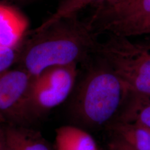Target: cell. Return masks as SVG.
Instances as JSON below:
<instances>
[{
	"mask_svg": "<svg viewBox=\"0 0 150 150\" xmlns=\"http://www.w3.org/2000/svg\"><path fill=\"white\" fill-rule=\"evenodd\" d=\"M31 35L18 46L16 64L33 77L53 66L85 64L99 42L88 22L81 21L77 15L33 30Z\"/></svg>",
	"mask_w": 150,
	"mask_h": 150,
	"instance_id": "cell-1",
	"label": "cell"
},
{
	"mask_svg": "<svg viewBox=\"0 0 150 150\" xmlns=\"http://www.w3.org/2000/svg\"><path fill=\"white\" fill-rule=\"evenodd\" d=\"M92 57L83 64L85 74L75 84L67 110L72 125L84 129L107 127L129 96L127 87L109 65L95 54V59Z\"/></svg>",
	"mask_w": 150,
	"mask_h": 150,
	"instance_id": "cell-2",
	"label": "cell"
},
{
	"mask_svg": "<svg viewBox=\"0 0 150 150\" xmlns=\"http://www.w3.org/2000/svg\"><path fill=\"white\" fill-rule=\"evenodd\" d=\"M95 54L109 65L127 87L128 100L131 99L126 110H134L150 100V42L134 43L129 38L111 35L105 41L98 42Z\"/></svg>",
	"mask_w": 150,
	"mask_h": 150,
	"instance_id": "cell-3",
	"label": "cell"
},
{
	"mask_svg": "<svg viewBox=\"0 0 150 150\" xmlns=\"http://www.w3.org/2000/svg\"><path fill=\"white\" fill-rule=\"evenodd\" d=\"M33 78L19 67L0 74V122L28 126L36 120L31 102Z\"/></svg>",
	"mask_w": 150,
	"mask_h": 150,
	"instance_id": "cell-4",
	"label": "cell"
},
{
	"mask_svg": "<svg viewBox=\"0 0 150 150\" xmlns=\"http://www.w3.org/2000/svg\"><path fill=\"white\" fill-rule=\"evenodd\" d=\"M77 76V64H70L50 67L33 78L31 102L35 120L70 96Z\"/></svg>",
	"mask_w": 150,
	"mask_h": 150,
	"instance_id": "cell-5",
	"label": "cell"
},
{
	"mask_svg": "<svg viewBox=\"0 0 150 150\" xmlns=\"http://www.w3.org/2000/svg\"><path fill=\"white\" fill-rule=\"evenodd\" d=\"M28 26L26 18L16 9L0 4V48H17Z\"/></svg>",
	"mask_w": 150,
	"mask_h": 150,
	"instance_id": "cell-6",
	"label": "cell"
},
{
	"mask_svg": "<svg viewBox=\"0 0 150 150\" xmlns=\"http://www.w3.org/2000/svg\"><path fill=\"white\" fill-rule=\"evenodd\" d=\"M10 150H54L38 131L28 126L4 125Z\"/></svg>",
	"mask_w": 150,
	"mask_h": 150,
	"instance_id": "cell-7",
	"label": "cell"
},
{
	"mask_svg": "<svg viewBox=\"0 0 150 150\" xmlns=\"http://www.w3.org/2000/svg\"><path fill=\"white\" fill-rule=\"evenodd\" d=\"M114 137L134 150H150V129L136 121L115 120L107 127Z\"/></svg>",
	"mask_w": 150,
	"mask_h": 150,
	"instance_id": "cell-8",
	"label": "cell"
},
{
	"mask_svg": "<svg viewBox=\"0 0 150 150\" xmlns=\"http://www.w3.org/2000/svg\"><path fill=\"white\" fill-rule=\"evenodd\" d=\"M54 150H98L96 142L86 130L75 125L56 129Z\"/></svg>",
	"mask_w": 150,
	"mask_h": 150,
	"instance_id": "cell-9",
	"label": "cell"
},
{
	"mask_svg": "<svg viewBox=\"0 0 150 150\" xmlns=\"http://www.w3.org/2000/svg\"><path fill=\"white\" fill-rule=\"evenodd\" d=\"M110 0H63L54 13L35 30H42L59 19L77 15L79 11L88 6L96 7Z\"/></svg>",
	"mask_w": 150,
	"mask_h": 150,
	"instance_id": "cell-10",
	"label": "cell"
},
{
	"mask_svg": "<svg viewBox=\"0 0 150 150\" xmlns=\"http://www.w3.org/2000/svg\"><path fill=\"white\" fill-rule=\"evenodd\" d=\"M106 32L127 38L150 34V16L134 23L110 27Z\"/></svg>",
	"mask_w": 150,
	"mask_h": 150,
	"instance_id": "cell-11",
	"label": "cell"
},
{
	"mask_svg": "<svg viewBox=\"0 0 150 150\" xmlns=\"http://www.w3.org/2000/svg\"><path fill=\"white\" fill-rule=\"evenodd\" d=\"M125 121H136L150 129V100L137 107Z\"/></svg>",
	"mask_w": 150,
	"mask_h": 150,
	"instance_id": "cell-12",
	"label": "cell"
},
{
	"mask_svg": "<svg viewBox=\"0 0 150 150\" xmlns=\"http://www.w3.org/2000/svg\"><path fill=\"white\" fill-rule=\"evenodd\" d=\"M18 54V48H0V74L16 64Z\"/></svg>",
	"mask_w": 150,
	"mask_h": 150,
	"instance_id": "cell-13",
	"label": "cell"
},
{
	"mask_svg": "<svg viewBox=\"0 0 150 150\" xmlns=\"http://www.w3.org/2000/svg\"><path fill=\"white\" fill-rule=\"evenodd\" d=\"M108 150H134L120 139L113 138L108 145Z\"/></svg>",
	"mask_w": 150,
	"mask_h": 150,
	"instance_id": "cell-14",
	"label": "cell"
},
{
	"mask_svg": "<svg viewBox=\"0 0 150 150\" xmlns=\"http://www.w3.org/2000/svg\"><path fill=\"white\" fill-rule=\"evenodd\" d=\"M132 0H110L105 4V7L108 9H114L124 5Z\"/></svg>",
	"mask_w": 150,
	"mask_h": 150,
	"instance_id": "cell-15",
	"label": "cell"
},
{
	"mask_svg": "<svg viewBox=\"0 0 150 150\" xmlns=\"http://www.w3.org/2000/svg\"><path fill=\"white\" fill-rule=\"evenodd\" d=\"M0 150H10L6 139L4 124L0 122Z\"/></svg>",
	"mask_w": 150,
	"mask_h": 150,
	"instance_id": "cell-16",
	"label": "cell"
},
{
	"mask_svg": "<svg viewBox=\"0 0 150 150\" xmlns=\"http://www.w3.org/2000/svg\"><path fill=\"white\" fill-rule=\"evenodd\" d=\"M8 1H12L17 2H24L27 1V0H8Z\"/></svg>",
	"mask_w": 150,
	"mask_h": 150,
	"instance_id": "cell-17",
	"label": "cell"
}]
</instances>
